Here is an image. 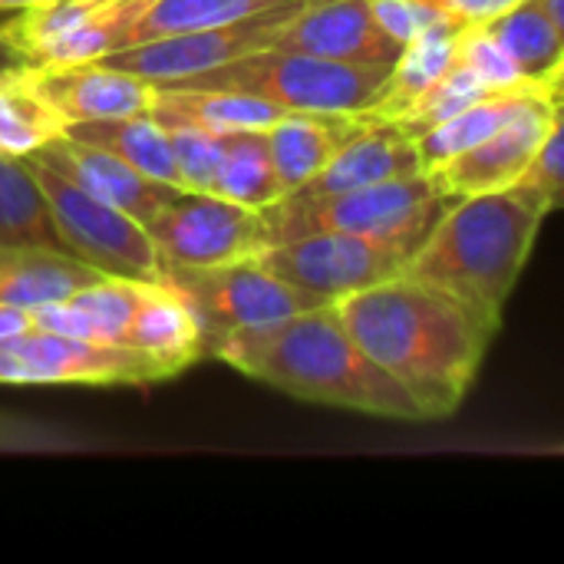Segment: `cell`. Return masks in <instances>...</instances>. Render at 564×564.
Returning <instances> with one entry per match:
<instances>
[{
    "instance_id": "cell-1",
    "label": "cell",
    "mask_w": 564,
    "mask_h": 564,
    "mask_svg": "<svg viewBox=\"0 0 564 564\" xmlns=\"http://www.w3.org/2000/svg\"><path fill=\"white\" fill-rule=\"evenodd\" d=\"M354 344L420 406L423 420H443L466 400L489 334L446 291L410 274L387 278L334 301Z\"/></svg>"
},
{
    "instance_id": "cell-2",
    "label": "cell",
    "mask_w": 564,
    "mask_h": 564,
    "mask_svg": "<svg viewBox=\"0 0 564 564\" xmlns=\"http://www.w3.org/2000/svg\"><path fill=\"white\" fill-rule=\"evenodd\" d=\"M208 354L311 403L387 420H423L410 393L354 344L334 304L307 307L278 324L231 330Z\"/></svg>"
},
{
    "instance_id": "cell-3",
    "label": "cell",
    "mask_w": 564,
    "mask_h": 564,
    "mask_svg": "<svg viewBox=\"0 0 564 564\" xmlns=\"http://www.w3.org/2000/svg\"><path fill=\"white\" fill-rule=\"evenodd\" d=\"M542 221V215L509 192L456 198L413 251L403 274L456 297L492 337Z\"/></svg>"
},
{
    "instance_id": "cell-4",
    "label": "cell",
    "mask_w": 564,
    "mask_h": 564,
    "mask_svg": "<svg viewBox=\"0 0 564 564\" xmlns=\"http://www.w3.org/2000/svg\"><path fill=\"white\" fill-rule=\"evenodd\" d=\"M453 202H456L453 195L436 192L426 172H416L406 178H393L340 195H317V198L284 195L281 202L261 208V221H264L268 245H281L321 231H347V235H370V238H397L420 248Z\"/></svg>"
},
{
    "instance_id": "cell-5",
    "label": "cell",
    "mask_w": 564,
    "mask_h": 564,
    "mask_svg": "<svg viewBox=\"0 0 564 564\" xmlns=\"http://www.w3.org/2000/svg\"><path fill=\"white\" fill-rule=\"evenodd\" d=\"M377 76L311 53L264 46L215 69L155 83L162 89H235L268 99L288 112H350L364 116L380 93Z\"/></svg>"
},
{
    "instance_id": "cell-6",
    "label": "cell",
    "mask_w": 564,
    "mask_h": 564,
    "mask_svg": "<svg viewBox=\"0 0 564 564\" xmlns=\"http://www.w3.org/2000/svg\"><path fill=\"white\" fill-rule=\"evenodd\" d=\"M23 159L33 169L50 202L53 225L63 238L66 254H73L76 261L89 264L93 271L106 278H126V281H145V284L165 281V264L149 231L135 218L83 192L79 185L53 172L36 155H23Z\"/></svg>"
},
{
    "instance_id": "cell-7",
    "label": "cell",
    "mask_w": 564,
    "mask_h": 564,
    "mask_svg": "<svg viewBox=\"0 0 564 564\" xmlns=\"http://www.w3.org/2000/svg\"><path fill=\"white\" fill-rule=\"evenodd\" d=\"M413 251L416 245L397 238L321 231V235L268 245L254 254V261L274 278H281L284 284L304 291L307 297L321 304H334L354 291L403 274Z\"/></svg>"
},
{
    "instance_id": "cell-8",
    "label": "cell",
    "mask_w": 564,
    "mask_h": 564,
    "mask_svg": "<svg viewBox=\"0 0 564 564\" xmlns=\"http://www.w3.org/2000/svg\"><path fill=\"white\" fill-rule=\"evenodd\" d=\"M165 281L175 291H182L185 301L192 304L202 337H205V354L218 337L231 330L278 324L291 314H301L321 304L307 297L304 291L284 284L271 271H264L254 258L212 264V268L165 264Z\"/></svg>"
},
{
    "instance_id": "cell-9",
    "label": "cell",
    "mask_w": 564,
    "mask_h": 564,
    "mask_svg": "<svg viewBox=\"0 0 564 564\" xmlns=\"http://www.w3.org/2000/svg\"><path fill=\"white\" fill-rule=\"evenodd\" d=\"M162 264L212 268L254 258L268 248L261 212L212 192H175L145 225Z\"/></svg>"
},
{
    "instance_id": "cell-10",
    "label": "cell",
    "mask_w": 564,
    "mask_h": 564,
    "mask_svg": "<svg viewBox=\"0 0 564 564\" xmlns=\"http://www.w3.org/2000/svg\"><path fill=\"white\" fill-rule=\"evenodd\" d=\"M307 3V0H304ZM304 3L294 7H274L225 26H212V30H192V33H175V36H159V40H145L135 46H122L106 53L99 63L142 76L152 86L155 83H172L182 76H195L205 69H215L221 63H231L238 56H248L254 50L271 46L274 30Z\"/></svg>"
},
{
    "instance_id": "cell-11",
    "label": "cell",
    "mask_w": 564,
    "mask_h": 564,
    "mask_svg": "<svg viewBox=\"0 0 564 564\" xmlns=\"http://www.w3.org/2000/svg\"><path fill=\"white\" fill-rule=\"evenodd\" d=\"M0 383L112 387V383H155V373L129 347L86 344V340L30 327L17 337L0 340Z\"/></svg>"
},
{
    "instance_id": "cell-12",
    "label": "cell",
    "mask_w": 564,
    "mask_h": 564,
    "mask_svg": "<svg viewBox=\"0 0 564 564\" xmlns=\"http://www.w3.org/2000/svg\"><path fill=\"white\" fill-rule=\"evenodd\" d=\"M271 46L334 59L377 79H387L403 50L373 20L367 0H307L274 30Z\"/></svg>"
},
{
    "instance_id": "cell-13",
    "label": "cell",
    "mask_w": 564,
    "mask_h": 564,
    "mask_svg": "<svg viewBox=\"0 0 564 564\" xmlns=\"http://www.w3.org/2000/svg\"><path fill=\"white\" fill-rule=\"evenodd\" d=\"M558 116H562V96H532L492 135L440 162L426 175L436 185V192L453 195V198L506 192L519 178V172L529 165V159L535 155L549 126Z\"/></svg>"
},
{
    "instance_id": "cell-14",
    "label": "cell",
    "mask_w": 564,
    "mask_h": 564,
    "mask_svg": "<svg viewBox=\"0 0 564 564\" xmlns=\"http://www.w3.org/2000/svg\"><path fill=\"white\" fill-rule=\"evenodd\" d=\"M26 83L66 119H119L152 109L155 86L142 76L112 69L99 59L93 63H26Z\"/></svg>"
},
{
    "instance_id": "cell-15",
    "label": "cell",
    "mask_w": 564,
    "mask_h": 564,
    "mask_svg": "<svg viewBox=\"0 0 564 564\" xmlns=\"http://www.w3.org/2000/svg\"><path fill=\"white\" fill-rule=\"evenodd\" d=\"M40 162H46L53 172H59L63 178H69L73 185H79L83 192L116 205L119 212H126L129 218H135L142 228L152 221V215L182 188L155 182L142 172H135L132 165H126L122 159H116L112 152L83 142L76 135H59L50 145H43L40 152H33Z\"/></svg>"
},
{
    "instance_id": "cell-16",
    "label": "cell",
    "mask_w": 564,
    "mask_h": 564,
    "mask_svg": "<svg viewBox=\"0 0 564 564\" xmlns=\"http://www.w3.org/2000/svg\"><path fill=\"white\" fill-rule=\"evenodd\" d=\"M126 347L135 350L155 373V380L175 377L205 354L198 317L182 291L169 281L142 284L129 317Z\"/></svg>"
},
{
    "instance_id": "cell-17",
    "label": "cell",
    "mask_w": 564,
    "mask_h": 564,
    "mask_svg": "<svg viewBox=\"0 0 564 564\" xmlns=\"http://www.w3.org/2000/svg\"><path fill=\"white\" fill-rule=\"evenodd\" d=\"M423 172L416 142L400 132L397 122H370L364 126L317 175H311L291 195L317 198V195H340L370 188L380 182L406 178Z\"/></svg>"
},
{
    "instance_id": "cell-18",
    "label": "cell",
    "mask_w": 564,
    "mask_h": 564,
    "mask_svg": "<svg viewBox=\"0 0 564 564\" xmlns=\"http://www.w3.org/2000/svg\"><path fill=\"white\" fill-rule=\"evenodd\" d=\"M364 126L370 122L350 112H288L264 129L271 165L284 195L317 175Z\"/></svg>"
},
{
    "instance_id": "cell-19",
    "label": "cell",
    "mask_w": 564,
    "mask_h": 564,
    "mask_svg": "<svg viewBox=\"0 0 564 564\" xmlns=\"http://www.w3.org/2000/svg\"><path fill=\"white\" fill-rule=\"evenodd\" d=\"M466 23L456 20H440L410 43H403L393 69L380 83L377 102L364 112L367 122H393L400 119L459 56V36Z\"/></svg>"
},
{
    "instance_id": "cell-20",
    "label": "cell",
    "mask_w": 564,
    "mask_h": 564,
    "mask_svg": "<svg viewBox=\"0 0 564 564\" xmlns=\"http://www.w3.org/2000/svg\"><path fill=\"white\" fill-rule=\"evenodd\" d=\"M149 116L159 126L169 122H185V126H198L218 135H235V132H264L271 129L281 116H288V109L248 96V93H235V89H162L155 86V99Z\"/></svg>"
},
{
    "instance_id": "cell-21",
    "label": "cell",
    "mask_w": 564,
    "mask_h": 564,
    "mask_svg": "<svg viewBox=\"0 0 564 564\" xmlns=\"http://www.w3.org/2000/svg\"><path fill=\"white\" fill-rule=\"evenodd\" d=\"M106 274L63 251L46 248H7L0 245V304L33 311L40 304L69 297L73 291Z\"/></svg>"
},
{
    "instance_id": "cell-22",
    "label": "cell",
    "mask_w": 564,
    "mask_h": 564,
    "mask_svg": "<svg viewBox=\"0 0 564 564\" xmlns=\"http://www.w3.org/2000/svg\"><path fill=\"white\" fill-rule=\"evenodd\" d=\"M492 40L506 50L525 79L562 86L564 76V30H558L539 7V0H519L506 13L482 23Z\"/></svg>"
},
{
    "instance_id": "cell-23",
    "label": "cell",
    "mask_w": 564,
    "mask_h": 564,
    "mask_svg": "<svg viewBox=\"0 0 564 564\" xmlns=\"http://www.w3.org/2000/svg\"><path fill=\"white\" fill-rule=\"evenodd\" d=\"M532 96H562V89H549V86H516V89H499L473 106H466L463 112L443 119L440 126H433L430 132H423L416 139V152H420V165L423 172L436 169L440 162L473 149L476 142H482L486 135H492L502 122H509L525 99Z\"/></svg>"
},
{
    "instance_id": "cell-24",
    "label": "cell",
    "mask_w": 564,
    "mask_h": 564,
    "mask_svg": "<svg viewBox=\"0 0 564 564\" xmlns=\"http://www.w3.org/2000/svg\"><path fill=\"white\" fill-rule=\"evenodd\" d=\"M66 132L83 139V142H93V145H99L106 152H112L116 159H122L126 165H132L135 172H142V175H149L155 182L182 188L169 135H165V129L149 112L119 116V119L69 122Z\"/></svg>"
},
{
    "instance_id": "cell-25",
    "label": "cell",
    "mask_w": 564,
    "mask_h": 564,
    "mask_svg": "<svg viewBox=\"0 0 564 564\" xmlns=\"http://www.w3.org/2000/svg\"><path fill=\"white\" fill-rule=\"evenodd\" d=\"M0 245L63 251L50 202L26 159L0 155Z\"/></svg>"
},
{
    "instance_id": "cell-26",
    "label": "cell",
    "mask_w": 564,
    "mask_h": 564,
    "mask_svg": "<svg viewBox=\"0 0 564 564\" xmlns=\"http://www.w3.org/2000/svg\"><path fill=\"white\" fill-rule=\"evenodd\" d=\"M304 0H152L126 30L122 46H135L159 36L192 33V30H212L225 26L274 7H294ZM119 46V50H122Z\"/></svg>"
},
{
    "instance_id": "cell-27",
    "label": "cell",
    "mask_w": 564,
    "mask_h": 564,
    "mask_svg": "<svg viewBox=\"0 0 564 564\" xmlns=\"http://www.w3.org/2000/svg\"><path fill=\"white\" fill-rule=\"evenodd\" d=\"M66 129L69 122L26 83L23 66L0 73V155H33Z\"/></svg>"
},
{
    "instance_id": "cell-28",
    "label": "cell",
    "mask_w": 564,
    "mask_h": 564,
    "mask_svg": "<svg viewBox=\"0 0 564 564\" xmlns=\"http://www.w3.org/2000/svg\"><path fill=\"white\" fill-rule=\"evenodd\" d=\"M218 198H228L245 208H268L284 198V188L278 182V172L271 165L268 139L264 132H235L228 135L225 159L215 172V182L208 188Z\"/></svg>"
},
{
    "instance_id": "cell-29",
    "label": "cell",
    "mask_w": 564,
    "mask_h": 564,
    "mask_svg": "<svg viewBox=\"0 0 564 564\" xmlns=\"http://www.w3.org/2000/svg\"><path fill=\"white\" fill-rule=\"evenodd\" d=\"M492 93H499V89H492L489 83H482L469 66H463L459 59L400 116V119H393L397 126H400V132L403 135H410L413 142L423 135V132H430L433 126H440L443 119H449V116H456V112H463L466 106H473V102H479V99H486V96H492Z\"/></svg>"
},
{
    "instance_id": "cell-30",
    "label": "cell",
    "mask_w": 564,
    "mask_h": 564,
    "mask_svg": "<svg viewBox=\"0 0 564 564\" xmlns=\"http://www.w3.org/2000/svg\"><path fill=\"white\" fill-rule=\"evenodd\" d=\"M145 281H126V278H99L79 291H73L66 301L73 307H79L96 334V344H109V347H126V330H129V317L132 307L139 301Z\"/></svg>"
},
{
    "instance_id": "cell-31",
    "label": "cell",
    "mask_w": 564,
    "mask_h": 564,
    "mask_svg": "<svg viewBox=\"0 0 564 564\" xmlns=\"http://www.w3.org/2000/svg\"><path fill=\"white\" fill-rule=\"evenodd\" d=\"M564 135H562V116L549 126L542 145L535 149V155L529 159V165L519 172V178L506 188L509 195H516L522 205H529L535 215H552L562 205V178H564Z\"/></svg>"
},
{
    "instance_id": "cell-32",
    "label": "cell",
    "mask_w": 564,
    "mask_h": 564,
    "mask_svg": "<svg viewBox=\"0 0 564 564\" xmlns=\"http://www.w3.org/2000/svg\"><path fill=\"white\" fill-rule=\"evenodd\" d=\"M172 145V159L182 178V188L188 192H208L215 182V172L225 159L228 149V135L198 129V126H185V122H169L162 126Z\"/></svg>"
},
{
    "instance_id": "cell-33",
    "label": "cell",
    "mask_w": 564,
    "mask_h": 564,
    "mask_svg": "<svg viewBox=\"0 0 564 564\" xmlns=\"http://www.w3.org/2000/svg\"><path fill=\"white\" fill-rule=\"evenodd\" d=\"M463 66H469L482 83H489L492 89H516V86H545V83H535V79H525L516 63L506 56V50L492 40V33L476 23V26H466L463 36H459V56H456ZM549 89H562V86H549Z\"/></svg>"
},
{
    "instance_id": "cell-34",
    "label": "cell",
    "mask_w": 564,
    "mask_h": 564,
    "mask_svg": "<svg viewBox=\"0 0 564 564\" xmlns=\"http://www.w3.org/2000/svg\"><path fill=\"white\" fill-rule=\"evenodd\" d=\"M373 20L397 40V43H410L413 36H420L423 30H430L433 23L446 20L443 13H436L433 7H426L423 0H367Z\"/></svg>"
},
{
    "instance_id": "cell-35",
    "label": "cell",
    "mask_w": 564,
    "mask_h": 564,
    "mask_svg": "<svg viewBox=\"0 0 564 564\" xmlns=\"http://www.w3.org/2000/svg\"><path fill=\"white\" fill-rule=\"evenodd\" d=\"M423 3L433 7L436 13L456 20V23L476 26V23H489L492 17L506 13V10L516 7L519 0H423Z\"/></svg>"
},
{
    "instance_id": "cell-36",
    "label": "cell",
    "mask_w": 564,
    "mask_h": 564,
    "mask_svg": "<svg viewBox=\"0 0 564 564\" xmlns=\"http://www.w3.org/2000/svg\"><path fill=\"white\" fill-rule=\"evenodd\" d=\"M30 311L23 307H13V304H0V340L3 337H17L23 330H30Z\"/></svg>"
},
{
    "instance_id": "cell-37",
    "label": "cell",
    "mask_w": 564,
    "mask_h": 564,
    "mask_svg": "<svg viewBox=\"0 0 564 564\" xmlns=\"http://www.w3.org/2000/svg\"><path fill=\"white\" fill-rule=\"evenodd\" d=\"M30 59L3 36V20H0V73H10V69H20V66H26Z\"/></svg>"
},
{
    "instance_id": "cell-38",
    "label": "cell",
    "mask_w": 564,
    "mask_h": 564,
    "mask_svg": "<svg viewBox=\"0 0 564 564\" xmlns=\"http://www.w3.org/2000/svg\"><path fill=\"white\" fill-rule=\"evenodd\" d=\"M46 0H0V13H20V10H30V7H40Z\"/></svg>"
}]
</instances>
